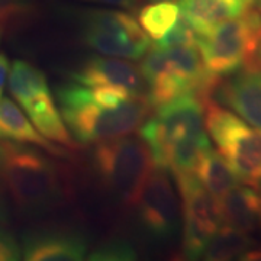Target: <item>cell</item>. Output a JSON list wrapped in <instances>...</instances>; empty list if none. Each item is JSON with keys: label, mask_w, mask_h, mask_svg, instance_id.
I'll return each instance as SVG.
<instances>
[{"label": "cell", "mask_w": 261, "mask_h": 261, "mask_svg": "<svg viewBox=\"0 0 261 261\" xmlns=\"http://www.w3.org/2000/svg\"><path fill=\"white\" fill-rule=\"evenodd\" d=\"M2 34H3V29H2V27H0V41H2Z\"/></svg>", "instance_id": "f1b7e54d"}, {"label": "cell", "mask_w": 261, "mask_h": 261, "mask_svg": "<svg viewBox=\"0 0 261 261\" xmlns=\"http://www.w3.org/2000/svg\"><path fill=\"white\" fill-rule=\"evenodd\" d=\"M258 58L261 60V45H260V49H258Z\"/></svg>", "instance_id": "f546056e"}, {"label": "cell", "mask_w": 261, "mask_h": 261, "mask_svg": "<svg viewBox=\"0 0 261 261\" xmlns=\"http://www.w3.org/2000/svg\"><path fill=\"white\" fill-rule=\"evenodd\" d=\"M183 202V254L186 258H200L206 245L222 226L219 202L195 174L176 177Z\"/></svg>", "instance_id": "9c48e42d"}, {"label": "cell", "mask_w": 261, "mask_h": 261, "mask_svg": "<svg viewBox=\"0 0 261 261\" xmlns=\"http://www.w3.org/2000/svg\"><path fill=\"white\" fill-rule=\"evenodd\" d=\"M140 68L147 84V97L155 109L186 94H197L207 100L219 79L206 70L197 44L155 45L145 54Z\"/></svg>", "instance_id": "3957f363"}, {"label": "cell", "mask_w": 261, "mask_h": 261, "mask_svg": "<svg viewBox=\"0 0 261 261\" xmlns=\"http://www.w3.org/2000/svg\"><path fill=\"white\" fill-rule=\"evenodd\" d=\"M58 109L71 137L83 144H99L140 129L152 109L147 94L118 105L100 100L92 87L71 83L57 89Z\"/></svg>", "instance_id": "6da1fadb"}, {"label": "cell", "mask_w": 261, "mask_h": 261, "mask_svg": "<svg viewBox=\"0 0 261 261\" xmlns=\"http://www.w3.org/2000/svg\"><path fill=\"white\" fill-rule=\"evenodd\" d=\"M205 126L219 154L244 185L261 183V129L250 126L219 103L205 100Z\"/></svg>", "instance_id": "8992f818"}, {"label": "cell", "mask_w": 261, "mask_h": 261, "mask_svg": "<svg viewBox=\"0 0 261 261\" xmlns=\"http://www.w3.org/2000/svg\"><path fill=\"white\" fill-rule=\"evenodd\" d=\"M89 2H96V3H103V5H111V6H119V8H135L138 0H89Z\"/></svg>", "instance_id": "484cf974"}, {"label": "cell", "mask_w": 261, "mask_h": 261, "mask_svg": "<svg viewBox=\"0 0 261 261\" xmlns=\"http://www.w3.org/2000/svg\"><path fill=\"white\" fill-rule=\"evenodd\" d=\"M254 6L247 0H180V13L199 37Z\"/></svg>", "instance_id": "4fadbf2b"}, {"label": "cell", "mask_w": 261, "mask_h": 261, "mask_svg": "<svg viewBox=\"0 0 261 261\" xmlns=\"http://www.w3.org/2000/svg\"><path fill=\"white\" fill-rule=\"evenodd\" d=\"M195 176L216 200H221L240 181L228 161L212 148L199 160Z\"/></svg>", "instance_id": "ac0fdd59"}, {"label": "cell", "mask_w": 261, "mask_h": 261, "mask_svg": "<svg viewBox=\"0 0 261 261\" xmlns=\"http://www.w3.org/2000/svg\"><path fill=\"white\" fill-rule=\"evenodd\" d=\"M202 134H206L205 99L197 94H186L161 106L155 116L140 128V135L148 144L157 166H161L171 145Z\"/></svg>", "instance_id": "ba28073f"}, {"label": "cell", "mask_w": 261, "mask_h": 261, "mask_svg": "<svg viewBox=\"0 0 261 261\" xmlns=\"http://www.w3.org/2000/svg\"><path fill=\"white\" fill-rule=\"evenodd\" d=\"M37 148L0 140V180L15 205L28 215L44 214L63 200L60 170Z\"/></svg>", "instance_id": "7a4b0ae2"}, {"label": "cell", "mask_w": 261, "mask_h": 261, "mask_svg": "<svg viewBox=\"0 0 261 261\" xmlns=\"http://www.w3.org/2000/svg\"><path fill=\"white\" fill-rule=\"evenodd\" d=\"M80 37L89 48L105 56L140 60L148 53L151 39L126 12L87 9L80 15Z\"/></svg>", "instance_id": "52a82bcc"}, {"label": "cell", "mask_w": 261, "mask_h": 261, "mask_svg": "<svg viewBox=\"0 0 261 261\" xmlns=\"http://www.w3.org/2000/svg\"><path fill=\"white\" fill-rule=\"evenodd\" d=\"M261 45V10L250 8L238 18L222 22L197 37V48L206 70L215 77L232 74L255 63Z\"/></svg>", "instance_id": "5b68a950"}, {"label": "cell", "mask_w": 261, "mask_h": 261, "mask_svg": "<svg viewBox=\"0 0 261 261\" xmlns=\"http://www.w3.org/2000/svg\"><path fill=\"white\" fill-rule=\"evenodd\" d=\"M9 92L16 102L23 106L41 94L49 93L51 89L48 86L47 77L39 68L27 61L16 60L10 68Z\"/></svg>", "instance_id": "ffe728a7"}, {"label": "cell", "mask_w": 261, "mask_h": 261, "mask_svg": "<svg viewBox=\"0 0 261 261\" xmlns=\"http://www.w3.org/2000/svg\"><path fill=\"white\" fill-rule=\"evenodd\" d=\"M29 261H79L86 257V241L75 232L51 231L32 235L23 248Z\"/></svg>", "instance_id": "9a60e30c"}, {"label": "cell", "mask_w": 261, "mask_h": 261, "mask_svg": "<svg viewBox=\"0 0 261 261\" xmlns=\"http://www.w3.org/2000/svg\"><path fill=\"white\" fill-rule=\"evenodd\" d=\"M180 19V8L171 2H152L141 9L138 23L142 31L155 42L163 39L176 27Z\"/></svg>", "instance_id": "44dd1931"}, {"label": "cell", "mask_w": 261, "mask_h": 261, "mask_svg": "<svg viewBox=\"0 0 261 261\" xmlns=\"http://www.w3.org/2000/svg\"><path fill=\"white\" fill-rule=\"evenodd\" d=\"M255 3H258V9L261 10V0H254Z\"/></svg>", "instance_id": "4316f807"}, {"label": "cell", "mask_w": 261, "mask_h": 261, "mask_svg": "<svg viewBox=\"0 0 261 261\" xmlns=\"http://www.w3.org/2000/svg\"><path fill=\"white\" fill-rule=\"evenodd\" d=\"M71 80L87 87H116L147 94V84L140 67L119 58L90 57L71 73Z\"/></svg>", "instance_id": "7c38bea8"}, {"label": "cell", "mask_w": 261, "mask_h": 261, "mask_svg": "<svg viewBox=\"0 0 261 261\" xmlns=\"http://www.w3.org/2000/svg\"><path fill=\"white\" fill-rule=\"evenodd\" d=\"M93 164L111 195L122 205H134L154 167V159L142 137L129 134L99 142L93 151Z\"/></svg>", "instance_id": "277c9868"}, {"label": "cell", "mask_w": 261, "mask_h": 261, "mask_svg": "<svg viewBox=\"0 0 261 261\" xmlns=\"http://www.w3.org/2000/svg\"><path fill=\"white\" fill-rule=\"evenodd\" d=\"M92 260H132L135 255L126 244H108L93 254Z\"/></svg>", "instance_id": "7402d4cb"}, {"label": "cell", "mask_w": 261, "mask_h": 261, "mask_svg": "<svg viewBox=\"0 0 261 261\" xmlns=\"http://www.w3.org/2000/svg\"><path fill=\"white\" fill-rule=\"evenodd\" d=\"M9 73V60L3 53H0V97L3 93V87L6 83V75Z\"/></svg>", "instance_id": "d4e9b609"}, {"label": "cell", "mask_w": 261, "mask_h": 261, "mask_svg": "<svg viewBox=\"0 0 261 261\" xmlns=\"http://www.w3.org/2000/svg\"><path fill=\"white\" fill-rule=\"evenodd\" d=\"M31 122L45 138L70 149L77 147L74 138L65 125L60 109L56 106L51 92L41 94L22 106Z\"/></svg>", "instance_id": "e0dca14e"}, {"label": "cell", "mask_w": 261, "mask_h": 261, "mask_svg": "<svg viewBox=\"0 0 261 261\" xmlns=\"http://www.w3.org/2000/svg\"><path fill=\"white\" fill-rule=\"evenodd\" d=\"M29 0H0V23L28 9Z\"/></svg>", "instance_id": "cb8c5ba5"}, {"label": "cell", "mask_w": 261, "mask_h": 261, "mask_svg": "<svg viewBox=\"0 0 261 261\" xmlns=\"http://www.w3.org/2000/svg\"><path fill=\"white\" fill-rule=\"evenodd\" d=\"M218 202L222 225L245 233L261 228V196L255 187L237 185Z\"/></svg>", "instance_id": "5bb4252c"}, {"label": "cell", "mask_w": 261, "mask_h": 261, "mask_svg": "<svg viewBox=\"0 0 261 261\" xmlns=\"http://www.w3.org/2000/svg\"><path fill=\"white\" fill-rule=\"evenodd\" d=\"M20 248L15 238L0 228V261H13L20 258Z\"/></svg>", "instance_id": "603a6c76"}, {"label": "cell", "mask_w": 261, "mask_h": 261, "mask_svg": "<svg viewBox=\"0 0 261 261\" xmlns=\"http://www.w3.org/2000/svg\"><path fill=\"white\" fill-rule=\"evenodd\" d=\"M247 2H251V3H255V2H254V0H247Z\"/></svg>", "instance_id": "4dcf8cb0"}, {"label": "cell", "mask_w": 261, "mask_h": 261, "mask_svg": "<svg viewBox=\"0 0 261 261\" xmlns=\"http://www.w3.org/2000/svg\"><path fill=\"white\" fill-rule=\"evenodd\" d=\"M209 100L228 106L241 119L261 129V60L219 77L209 93Z\"/></svg>", "instance_id": "8fae6325"}, {"label": "cell", "mask_w": 261, "mask_h": 261, "mask_svg": "<svg viewBox=\"0 0 261 261\" xmlns=\"http://www.w3.org/2000/svg\"><path fill=\"white\" fill-rule=\"evenodd\" d=\"M149 2H170V0H149Z\"/></svg>", "instance_id": "83f0119b"}, {"label": "cell", "mask_w": 261, "mask_h": 261, "mask_svg": "<svg viewBox=\"0 0 261 261\" xmlns=\"http://www.w3.org/2000/svg\"><path fill=\"white\" fill-rule=\"evenodd\" d=\"M258 187H260V196H261V183H260V186H258Z\"/></svg>", "instance_id": "1f68e13d"}, {"label": "cell", "mask_w": 261, "mask_h": 261, "mask_svg": "<svg viewBox=\"0 0 261 261\" xmlns=\"http://www.w3.org/2000/svg\"><path fill=\"white\" fill-rule=\"evenodd\" d=\"M0 140L31 144L57 157H67L68 152L61 145L45 138L29 121L16 103L8 97H0Z\"/></svg>", "instance_id": "2e32d148"}, {"label": "cell", "mask_w": 261, "mask_h": 261, "mask_svg": "<svg viewBox=\"0 0 261 261\" xmlns=\"http://www.w3.org/2000/svg\"><path fill=\"white\" fill-rule=\"evenodd\" d=\"M257 247L255 241L250 237V233L241 232L231 226L222 225L211 241L206 245L203 251V258L212 261H226L241 258L247 252Z\"/></svg>", "instance_id": "d6986e66"}, {"label": "cell", "mask_w": 261, "mask_h": 261, "mask_svg": "<svg viewBox=\"0 0 261 261\" xmlns=\"http://www.w3.org/2000/svg\"><path fill=\"white\" fill-rule=\"evenodd\" d=\"M134 206L144 231L155 240L174 237L181 225V206L167 168L154 164Z\"/></svg>", "instance_id": "30bf717a"}]
</instances>
